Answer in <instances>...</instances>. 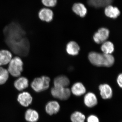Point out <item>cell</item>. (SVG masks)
I'll return each mask as SVG.
<instances>
[{
  "label": "cell",
  "instance_id": "cell-1",
  "mask_svg": "<svg viewBox=\"0 0 122 122\" xmlns=\"http://www.w3.org/2000/svg\"><path fill=\"white\" fill-rule=\"evenodd\" d=\"M4 42L6 48L14 56L22 59L28 55L30 42L27 31L22 24L16 21L6 24L2 30Z\"/></svg>",
  "mask_w": 122,
  "mask_h": 122
},
{
  "label": "cell",
  "instance_id": "cell-2",
  "mask_svg": "<svg viewBox=\"0 0 122 122\" xmlns=\"http://www.w3.org/2000/svg\"><path fill=\"white\" fill-rule=\"evenodd\" d=\"M24 62L22 58L18 56H14L6 66L10 75L14 77L21 76L24 70Z\"/></svg>",
  "mask_w": 122,
  "mask_h": 122
},
{
  "label": "cell",
  "instance_id": "cell-3",
  "mask_svg": "<svg viewBox=\"0 0 122 122\" xmlns=\"http://www.w3.org/2000/svg\"><path fill=\"white\" fill-rule=\"evenodd\" d=\"M51 79L49 77L42 75L36 77L32 81L30 86L34 91L39 92L48 89L50 86Z\"/></svg>",
  "mask_w": 122,
  "mask_h": 122
},
{
  "label": "cell",
  "instance_id": "cell-4",
  "mask_svg": "<svg viewBox=\"0 0 122 122\" xmlns=\"http://www.w3.org/2000/svg\"><path fill=\"white\" fill-rule=\"evenodd\" d=\"M52 95L55 98L61 100H66L69 98L71 94L69 88L54 86L51 90Z\"/></svg>",
  "mask_w": 122,
  "mask_h": 122
},
{
  "label": "cell",
  "instance_id": "cell-5",
  "mask_svg": "<svg viewBox=\"0 0 122 122\" xmlns=\"http://www.w3.org/2000/svg\"><path fill=\"white\" fill-rule=\"evenodd\" d=\"M109 34L110 32L108 29L105 28H101L94 34V41L97 44H102L108 39Z\"/></svg>",
  "mask_w": 122,
  "mask_h": 122
},
{
  "label": "cell",
  "instance_id": "cell-6",
  "mask_svg": "<svg viewBox=\"0 0 122 122\" xmlns=\"http://www.w3.org/2000/svg\"><path fill=\"white\" fill-rule=\"evenodd\" d=\"M89 60L92 64L97 66H104L105 57L103 54L92 52L88 55Z\"/></svg>",
  "mask_w": 122,
  "mask_h": 122
},
{
  "label": "cell",
  "instance_id": "cell-7",
  "mask_svg": "<svg viewBox=\"0 0 122 122\" xmlns=\"http://www.w3.org/2000/svg\"><path fill=\"white\" fill-rule=\"evenodd\" d=\"M13 56L12 52L8 49L0 50V66L6 67Z\"/></svg>",
  "mask_w": 122,
  "mask_h": 122
},
{
  "label": "cell",
  "instance_id": "cell-8",
  "mask_svg": "<svg viewBox=\"0 0 122 122\" xmlns=\"http://www.w3.org/2000/svg\"><path fill=\"white\" fill-rule=\"evenodd\" d=\"M38 18L43 22H50L52 20L54 14L53 11L48 8H43L39 10L38 14Z\"/></svg>",
  "mask_w": 122,
  "mask_h": 122
},
{
  "label": "cell",
  "instance_id": "cell-9",
  "mask_svg": "<svg viewBox=\"0 0 122 122\" xmlns=\"http://www.w3.org/2000/svg\"><path fill=\"white\" fill-rule=\"evenodd\" d=\"M100 94L103 99H108L113 96V91L110 85L107 84L100 85L99 86Z\"/></svg>",
  "mask_w": 122,
  "mask_h": 122
},
{
  "label": "cell",
  "instance_id": "cell-10",
  "mask_svg": "<svg viewBox=\"0 0 122 122\" xmlns=\"http://www.w3.org/2000/svg\"><path fill=\"white\" fill-rule=\"evenodd\" d=\"M14 85V87L17 90L19 91H22L28 87V79L25 76H20L15 80Z\"/></svg>",
  "mask_w": 122,
  "mask_h": 122
},
{
  "label": "cell",
  "instance_id": "cell-11",
  "mask_svg": "<svg viewBox=\"0 0 122 122\" xmlns=\"http://www.w3.org/2000/svg\"><path fill=\"white\" fill-rule=\"evenodd\" d=\"M85 105L88 107H92L98 103V100L96 95L92 92H89L85 95L84 98Z\"/></svg>",
  "mask_w": 122,
  "mask_h": 122
},
{
  "label": "cell",
  "instance_id": "cell-12",
  "mask_svg": "<svg viewBox=\"0 0 122 122\" xmlns=\"http://www.w3.org/2000/svg\"><path fill=\"white\" fill-rule=\"evenodd\" d=\"M17 99L21 105L27 107L32 103V97L28 92H23L18 95Z\"/></svg>",
  "mask_w": 122,
  "mask_h": 122
},
{
  "label": "cell",
  "instance_id": "cell-13",
  "mask_svg": "<svg viewBox=\"0 0 122 122\" xmlns=\"http://www.w3.org/2000/svg\"><path fill=\"white\" fill-rule=\"evenodd\" d=\"M46 111L50 115L57 113L60 109L59 103L56 101H52L49 102L46 106Z\"/></svg>",
  "mask_w": 122,
  "mask_h": 122
},
{
  "label": "cell",
  "instance_id": "cell-14",
  "mask_svg": "<svg viewBox=\"0 0 122 122\" xmlns=\"http://www.w3.org/2000/svg\"><path fill=\"white\" fill-rule=\"evenodd\" d=\"M71 93L75 96H81L86 93V87L81 82H77L72 86L71 90Z\"/></svg>",
  "mask_w": 122,
  "mask_h": 122
},
{
  "label": "cell",
  "instance_id": "cell-15",
  "mask_svg": "<svg viewBox=\"0 0 122 122\" xmlns=\"http://www.w3.org/2000/svg\"><path fill=\"white\" fill-rule=\"evenodd\" d=\"M105 13L107 16L115 19L119 16L120 11L117 8L111 5H108L105 9Z\"/></svg>",
  "mask_w": 122,
  "mask_h": 122
},
{
  "label": "cell",
  "instance_id": "cell-16",
  "mask_svg": "<svg viewBox=\"0 0 122 122\" xmlns=\"http://www.w3.org/2000/svg\"><path fill=\"white\" fill-rule=\"evenodd\" d=\"M70 81L66 76H60L55 78L54 80V86L66 87L69 85Z\"/></svg>",
  "mask_w": 122,
  "mask_h": 122
},
{
  "label": "cell",
  "instance_id": "cell-17",
  "mask_svg": "<svg viewBox=\"0 0 122 122\" xmlns=\"http://www.w3.org/2000/svg\"><path fill=\"white\" fill-rule=\"evenodd\" d=\"M73 11L81 17H84L86 15L87 10L85 5L81 3H75L72 7Z\"/></svg>",
  "mask_w": 122,
  "mask_h": 122
},
{
  "label": "cell",
  "instance_id": "cell-18",
  "mask_svg": "<svg viewBox=\"0 0 122 122\" xmlns=\"http://www.w3.org/2000/svg\"><path fill=\"white\" fill-rule=\"evenodd\" d=\"M80 50V47L76 42L71 41L67 44L66 51L68 54L72 56H75L78 54Z\"/></svg>",
  "mask_w": 122,
  "mask_h": 122
},
{
  "label": "cell",
  "instance_id": "cell-19",
  "mask_svg": "<svg viewBox=\"0 0 122 122\" xmlns=\"http://www.w3.org/2000/svg\"><path fill=\"white\" fill-rule=\"evenodd\" d=\"M25 117L28 122H37L39 118V114L36 111L29 109L25 112Z\"/></svg>",
  "mask_w": 122,
  "mask_h": 122
},
{
  "label": "cell",
  "instance_id": "cell-20",
  "mask_svg": "<svg viewBox=\"0 0 122 122\" xmlns=\"http://www.w3.org/2000/svg\"><path fill=\"white\" fill-rule=\"evenodd\" d=\"M101 49L103 54H111L114 50V46L111 42L106 41L102 43Z\"/></svg>",
  "mask_w": 122,
  "mask_h": 122
},
{
  "label": "cell",
  "instance_id": "cell-21",
  "mask_svg": "<svg viewBox=\"0 0 122 122\" xmlns=\"http://www.w3.org/2000/svg\"><path fill=\"white\" fill-rule=\"evenodd\" d=\"M10 75L6 67L0 66V85H4L7 82Z\"/></svg>",
  "mask_w": 122,
  "mask_h": 122
},
{
  "label": "cell",
  "instance_id": "cell-22",
  "mask_svg": "<svg viewBox=\"0 0 122 122\" xmlns=\"http://www.w3.org/2000/svg\"><path fill=\"white\" fill-rule=\"evenodd\" d=\"M85 119V116L80 112H75L71 116V120L72 122H84Z\"/></svg>",
  "mask_w": 122,
  "mask_h": 122
},
{
  "label": "cell",
  "instance_id": "cell-23",
  "mask_svg": "<svg viewBox=\"0 0 122 122\" xmlns=\"http://www.w3.org/2000/svg\"><path fill=\"white\" fill-rule=\"evenodd\" d=\"M103 54L105 57L104 66L109 67L113 65L114 63L115 59L113 55L110 54Z\"/></svg>",
  "mask_w": 122,
  "mask_h": 122
},
{
  "label": "cell",
  "instance_id": "cell-24",
  "mask_svg": "<svg viewBox=\"0 0 122 122\" xmlns=\"http://www.w3.org/2000/svg\"><path fill=\"white\" fill-rule=\"evenodd\" d=\"M87 3L90 6L95 8H100L105 6L103 0H88Z\"/></svg>",
  "mask_w": 122,
  "mask_h": 122
},
{
  "label": "cell",
  "instance_id": "cell-25",
  "mask_svg": "<svg viewBox=\"0 0 122 122\" xmlns=\"http://www.w3.org/2000/svg\"><path fill=\"white\" fill-rule=\"evenodd\" d=\"M41 2L46 7H53L56 5L57 0H41Z\"/></svg>",
  "mask_w": 122,
  "mask_h": 122
},
{
  "label": "cell",
  "instance_id": "cell-26",
  "mask_svg": "<svg viewBox=\"0 0 122 122\" xmlns=\"http://www.w3.org/2000/svg\"><path fill=\"white\" fill-rule=\"evenodd\" d=\"M87 122H99V119L96 116L92 115L87 118Z\"/></svg>",
  "mask_w": 122,
  "mask_h": 122
},
{
  "label": "cell",
  "instance_id": "cell-27",
  "mask_svg": "<svg viewBox=\"0 0 122 122\" xmlns=\"http://www.w3.org/2000/svg\"><path fill=\"white\" fill-rule=\"evenodd\" d=\"M117 82L119 86L121 88L122 87V75L120 74L118 76L117 78Z\"/></svg>",
  "mask_w": 122,
  "mask_h": 122
},
{
  "label": "cell",
  "instance_id": "cell-28",
  "mask_svg": "<svg viewBox=\"0 0 122 122\" xmlns=\"http://www.w3.org/2000/svg\"><path fill=\"white\" fill-rule=\"evenodd\" d=\"M105 5H108L111 4L113 1V0H103Z\"/></svg>",
  "mask_w": 122,
  "mask_h": 122
}]
</instances>
